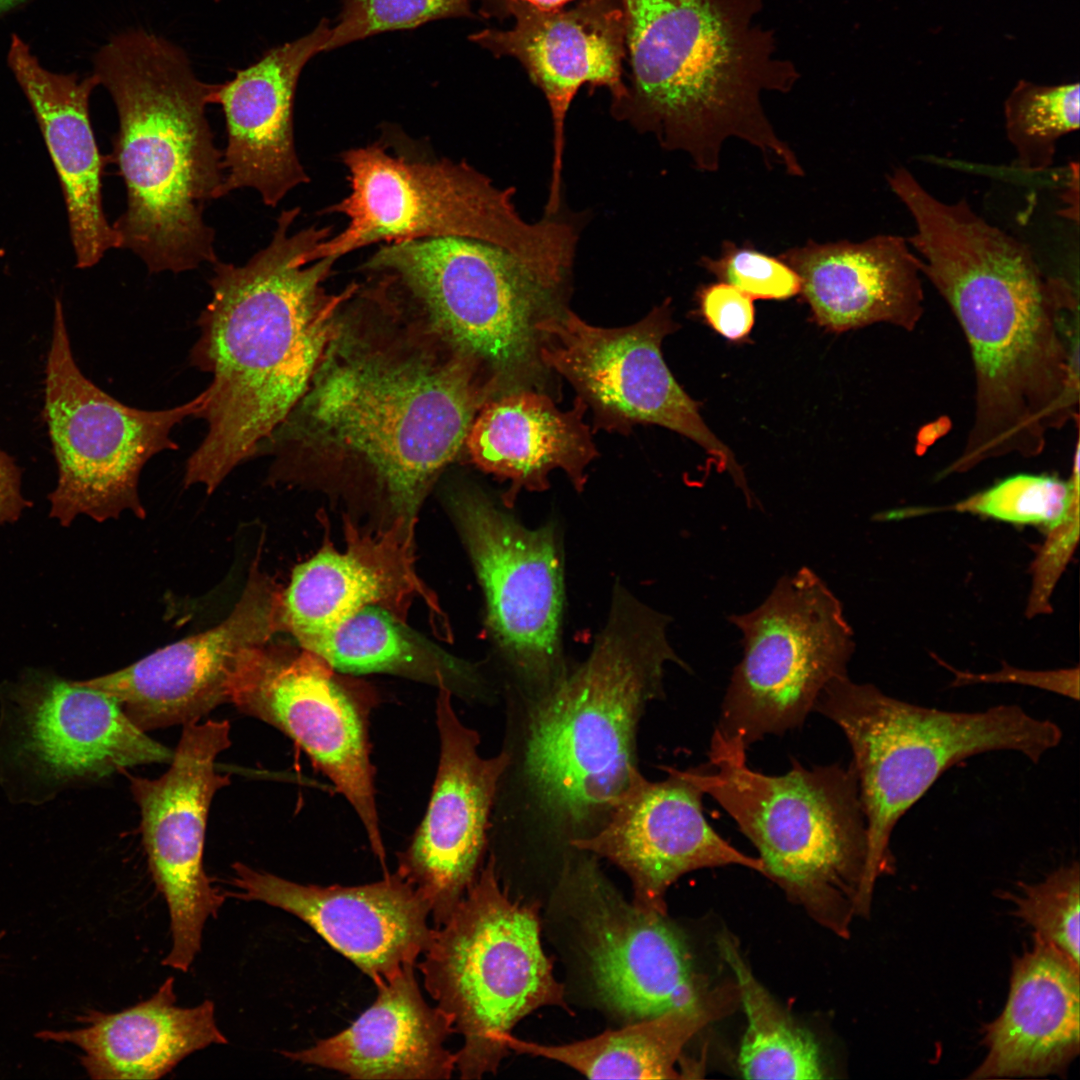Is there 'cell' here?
Wrapping results in <instances>:
<instances>
[{"label":"cell","instance_id":"cell-1","mask_svg":"<svg viewBox=\"0 0 1080 1080\" xmlns=\"http://www.w3.org/2000/svg\"><path fill=\"white\" fill-rule=\"evenodd\" d=\"M497 394L391 275L372 273L340 307L305 391L254 458H272L270 482L362 473L412 521Z\"/></svg>","mask_w":1080,"mask_h":1080},{"label":"cell","instance_id":"cell-2","mask_svg":"<svg viewBox=\"0 0 1080 1080\" xmlns=\"http://www.w3.org/2000/svg\"><path fill=\"white\" fill-rule=\"evenodd\" d=\"M899 200L914 220L908 239L969 345L975 407L964 449L945 473L1009 454L1039 455L1048 432L1078 420V292L1046 275L1029 247L921 183Z\"/></svg>","mask_w":1080,"mask_h":1080},{"label":"cell","instance_id":"cell-3","mask_svg":"<svg viewBox=\"0 0 1080 1080\" xmlns=\"http://www.w3.org/2000/svg\"><path fill=\"white\" fill-rule=\"evenodd\" d=\"M299 207L282 210L269 244L245 264L217 260L212 296L197 320L191 364L212 376L198 417L206 434L186 462L184 484L214 492L285 418L305 391L337 313L357 289L331 293L336 258L308 261L332 235L317 225L290 232Z\"/></svg>","mask_w":1080,"mask_h":1080},{"label":"cell","instance_id":"cell-4","mask_svg":"<svg viewBox=\"0 0 1080 1080\" xmlns=\"http://www.w3.org/2000/svg\"><path fill=\"white\" fill-rule=\"evenodd\" d=\"M630 65L627 96L613 113L660 145L715 172L731 138L754 146L792 176L804 170L775 132L762 96L796 81L754 21V0H621Z\"/></svg>","mask_w":1080,"mask_h":1080},{"label":"cell","instance_id":"cell-5","mask_svg":"<svg viewBox=\"0 0 1080 1080\" xmlns=\"http://www.w3.org/2000/svg\"><path fill=\"white\" fill-rule=\"evenodd\" d=\"M92 64L118 115L107 161L126 188V208L112 224L121 249L150 273L215 263V231L204 220L224 181L206 115L215 84L197 77L181 47L141 29L112 36Z\"/></svg>","mask_w":1080,"mask_h":1080},{"label":"cell","instance_id":"cell-6","mask_svg":"<svg viewBox=\"0 0 1080 1080\" xmlns=\"http://www.w3.org/2000/svg\"><path fill=\"white\" fill-rule=\"evenodd\" d=\"M668 622L617 585L590 656L533 710L525 768L560 820L600 827L641 774L634 754L644 707L661 694L666 662L688 669L668 641Z\"/></svg>","mask_w":1080,"mask_h":1080},{"label":"cell","instance_id":"cell-7","mask_svg":"<svg viewBox=\"0 0 1080 1080\" xmlns=\"http://www.w3.org/2000/svg\"><path fill=\"white\" fill-rule=\"evenodd\" d=\"M746 748L713 732L709 763L684 773L736 822L764 874L823 928L848 938L859 916L868 855L866 817L852 763L782 775L747 764Z\"/></svg>","mask_w":1080,"mask_h":1080},{"label":"cell","instance_id":"cell-8","mask_svg":"<svg viewBox=\"0 0 1080 1080\" xmlns=\"http://www.w3.org/2000/svg\"><path fill=\"white\" fill-rule=\"evenodd\" d=\"M814 711L842 730L852 751L868 832L864 913L877 879L895 870L891 837L899 820L946 770L996 751L1017 752L1037 764L1063 738L1055 722L1017 704L942 710L900 700L848 675L825 687Z\"/></svg>","mask_w":1080,"mask_h":1080},{"label":"cell","instance_id":"cell-9","mask_svg":"<svg viewBox=\"0 0 1080 1080\" xmlns=\"http://www.w3.org/2000/svg\"><path fill=\"white\" fill-rule=\"evenodd\" d=\"M349 194L322 213H339L347 226L310 249L308 261L339 257L357 249L439 237H463L499 246L548 281L564 285L571 272L577 234L553 217L525 221L513 203V188L500 189L465 161L411 160L384 144L341 154Z\"/></svg>","mask_w":1080,"mask_h":1080},{"label":"cell","instance_id":"cell-10","mask_svg":"<svg viewBox=\"0 0 1080 1080\" xmlns=\"http://www.w3.org/2000/svg\"><path fill=\"white\" fill-rule=\"evenodd\" d=\"M417 968L424 986L463 1038L456 1070L463 1079L494 1074L506 1038L543 1006H565L540 937L535 904L510 896L495 857L479 869L449 918L434 927Z\"/></svg>","mask_w":1080,"mask_h":1080},{"label":"cell","instance_id":"cell-11","mask_svg":"<svg viewBox=\"0 0 1080 1080\" xmlns=\"http://www.w3.org/2000/svg\"><path fill=\"white\" fill-rule=\"evenodd\" d=\"M363 267L392 275L500 394L527 389L545 368L536 325L563 306V287L509 251L463 237L405 240L382 244Z\"/></svg>","mask_w":1080,"mask_h":1080},{"label":"cell","instance_id":"cell-12","mask_svg":"<svg viewBox=\"0 0 1080 1080\" xmlns=\"http://www.w3.org/2000/svg\"><path fill=\"white\" fill-rule=\"evenodd\" d=\"M743 654L724 694L722 739L746 749L802 726L833 680L848 675L853 633L840 600L812 569L782 576L753 610L728 617Z\"/></svg>","mask_w":1080,"mask_h":1080},{"label":"cell","instance_id":"cell-13","mask_svg":"<svg viewBox=\"0 0 1080 1080\" xmlns=\"http://www.w3.org/2000/svg\"><path fill=\"white\" fill-rule=\"evenodd\" d=\"M43 417L58 468L50 516L68 525L84 514L103 522L123 512L145 517L138 483L146 463L177 450L175 426L202 411L205 392L161 410L123 404L96 386L77 366L63 305L55 299L45 369Z\"/></svg>","mask_w":1080,"mask_h":1080},{"label":"cell","instance_id":"cell-14","mask_svg":"<svg viewBox=\"0 0 1080 1080\" xmlns=\"http://www.w3.org/2000/svg\"><path fill=\"white\" fill-rule=\"evenodd\" d=\"M677 328L670 299L619 328L591 325L561 306L536 325L539 358L573 385L599 426L626 432L637 424H654L677 432L700 445L748 500L752 496L733 453L708 428L699 404L664 361L662 341Z\"/></svg>","mask_w":1080,"mask_h":1080},{"label":"cell","instance_id":"cell-15","mask_svg":"<svg viewBox=\"0 0 1080 1080\" xmlns=\"http://www.w3.org/2000/svg\"><path fill=\"white\" fill-rule=\"evenodd\" d=\"M334 671L308 650L292 652L267 643L242 663L231 703L279 729L305 752L353 808L372 852L385 866L369 741L375 700Z\"/></svg>","mask_w":1080,"mask_h":1080},{"label":"cell","instance_id":"cell-16","mask_svg":"<svg viewBox=\"0 0 1080 1080\" xmlns=\"http://www.w3.org/2000/svg\"><path fill=\"white\" fill-rule=\"evenodd\" d=\"M230 746L228 721L189 723L163 775H128L149 870L169 912L171 948L162 965L181 972L190 969L205 923L227 896L206 874L203 852L210 804L230 784L228 775L217 772L216 759Z\"/></svg>","mask_w":1080,"mask_h":1080},{"label":"cell","instance_id":"cell-17","mask_svg":"<svg viewBox=\"0 0 1080 1080\" xmlns=\"http://www.w3.org/2000/svg\"><path fill=\"white\" fill-rule=\"evenodd\" d=\"M453 507L496 645L519 677L550 688L564 675L563 567L554 526L526 528L473 490L458 494Z\"/></svg>","mask_w":1080,"mask_h":1080},{"label":"cell","instance_id":"cell-18","mask_svg":"<svg viewBox=\"0 0 1080 1080\" xmlns=\"http://www.w3.org/2000/svg\"><path fill=\"white\" fill-rule=\"evenodd\" d=\"M3 705L2 754L43 786L96 781L173 758L115 699L78 680L31 670L7 689Z\"/></svg>","mask_w":1080,"mask_h":1080},{"label":"cell","instance_id":"cell-19","mask_svg":"<svg viewBox=\"0 0 1080 1080\" xmlns=\"http://www.w3.org/2000/svg\"><path fill=\"white\" fill-rule=\"evenodd\" d=\"M282 595L256 558L239 600L217 626L121 670L78 681L115 699L145 732L198 722L231 703L234 679L246 657L286 630Z\"/></svg>","mask_w":1080,"mask_h":1080},{"label":"cell","instance_id":"cell-20","mask_svg":"<svg viewBox=\"0 0 1080 1080\" xmlns=\"http://www.w3.org/2000/svg\"><path fill=\"white\" fill-rule=\"evenodd\" d=\"M435 717L436 777L424 816L399 854L396 871L426 900L438 927L479 871L491 809L510 755H480L479 734L461 721L446 688L438 689Z\"/></svg>","mask_w":1080,"mask_h":1080},{"label":"cell","instance_id":"cell-21","mask_svg":"<svg viewBox=\"0 0 1080 1080\" xmlns=\"http://www.w3.org/2000/svg\"><path fill=\"white\" fill-rule=\"evenodd\" d=\"M510 29H485L470 39L496 56L516 58L545 95L553 128L552 174L545 214L560 207L564 127L583 84L609 89L613 107L627 96L622 78L626 23L621 0H579L571 7L541 9L506 0Z\"/></svg>","mask_w":1080,"mask_h":1080},{"label":"cell","instance_id":"cell-22","mask_svg":"<svg viewBox=\"0 0 1080 1080\" xmlns=\"http://www.w3.org/2000/svg\"><path fill=\"white\" fill-rule=\"evenodd\" d=\"M665 771L668 777L657 782L640 774L598 829L571 840L620 867L632 882L633 903L663 915L667 890L684 874L727 865L764 874L759 857L740 852L709 825L704 793L684 770Z\"/></svg>","mask_w":1080,"mask_h":1080},{"label":"cell","instance_id":"cell-23","mask_svg":"<svg viewBox=\"0 0 1080 1080\" xmlns=\"http://www.w3.org/2000/svg\"><path fill=\"white\" fill-rule=\"evenodd\" d=\"M232 869L236 890L227 896L263 902L296 916L375 985L415 966L432 939L428 903L397 871L364 885L318 886L241 862Z\"/></svg>","mask_w":1080,"mask_h":1080},{"label":"cell","instance_id":"cell-24","mask_svg":"<svg viewBox=\"0 0 1080 1080\" xmlns=\"http://www.w3.org/2000/svg\"><path fill=\"white\" fill-rule=\"evenodd\" d=\"M570 880L580 896L592 977L610 1008L641 1020L705 998L708 990L666 915L628 903L591 861L580 863Z\"/></svg>","mask_w":1080,"mask_h":1080},{"label":"cell","instance_id":"cell-25","mask_svg":"<svg viewBox=\"0 0 1080 1080\" xmlns=\"http://www.w3.org/2000/svg\"><path fill=\"white\" fill-rule=\"evenodd\" d=\"M330 27L323 19L309 33L267 50L234 78L215 84L211 104L221 106L227 132L222 197L252 188L265 205L276 207L310 181L295 148L293 105L300 74L324 51Z\"/></svg>","mask_w":1080,"mask_h":1080},{"label":"cell","instance_id":"cell-26","mask_svg":"<svg viewBox=\"0 0 1080 1080\" xmlns=\"http://www.w3.org/2000/svg\"><path fill=\"white\" fill-rule=\"evenodd\" d=\"M6 64L35 115L57 172L76 267H93L109 250L121 249V238L103 209L102 176L108 161L99 151L90 119L98 78L44 67L17 33L10 36Z\"/></svg>","mask_w":1080,"mask_h":1080},{"label":"cell","instance_id":"cell-27","mask_svg":"<svg viewBox=\"0 0 1080 1080\" xmlns=\"http://www.w3.org/2000/svg\"><path fill=\"white\" fill-rule=\"evenodd\" d=\"M800 279L816 322L844 332L875 323L912 331L924 312L919 257L908 240L881 234L861 242L816 243L778 256Z\"/></svg>","mask_w":1080,"mask_h":1080},{"label":"cell","instance_id":"cell-28","mask_svg":"<svg viewBox=\"0 0 1080 1080\" xmlns=\"http://www.w3.org/2000/svg\"><path fill=\"white\" fill-rule=\"evenodd\" d=\"M1079 965L1034 937L1014 960L1007 1002L983 1028L986 1056L969 1079L1063 1076L1080 1051Z\"/></svg>","mask_w":1080,"mask_h":1080},{"label":"cell","instance_id":"cell-29","mask_svg":"<svg viewBox=\"0 0 1080 1080\" xmlns=\"http://www.w3.org/2000/svg\"><path fill=\"white\" fill-rule=\"evenodd\" d=\"M414 967L376 985L375 1001L350 1026L282 1055L353 1079L450 1078L456 1053L446 1042L455 1031L448 1017L424 999Z\"/></svg>","mask_w":1080,"mask_h":1080},{"label":"cell","instance_id":"cell-30","mask_svg":"<svg viewBox=\"0 0 1080 1080\" xmlns=\"http://www.w3.org/2000/svg\"><path fill=\"white\" fill-rule=\"evenodd\" d=\"M412 521L403 517L380 536L347 526V549L326 546L298 565L282 595L286 630L299 644L368 605L403 612L416 593L428 597L413 568Z\"/></svg>","mask_w":1080,"mask_h":1080},{"label":"cell","instance_id":"cell-31","mask_svg":"<svg viewBox=\"0 0 1080 1080\" xmlns=\"http://www.w3.org/2000/svg\"><path fill=\"white\" fill-rule=\"evenodd\" d=\"M586 409L579 397L571 410L561 411L546 394L506 392L481 407L464 446L478 468L510 481L503 497L507 507L522 489H547L554 469L563 470L580 491L587 481L586 468L598 455L583 421Z\"/></svg>","mask_w":1080,"mask_h":1080},{"label":"cell","instance_id":"cell-32","mask_svg":"<svg viewBox=\"0 0 1080 1080\" xmlns=\"http://www.w3.org/2000/svg\"><path fill=\"white\" fill-rule=\"evenodd\" d=\"M78 1021L79 1028L41 1030L36 1037L80 1049L81 1066L97 1080L159 1079L194 1052L228 1043L214 1002L178 1006L173 977L132 1007L115 1013L88 1009Z\"/></svg>","mask_w":1080,"mask_h":1080},{"label":"cell","instance_id":"cell-33","mask_svg":"<svg viewBox=\"0 0 1080 1080\" xmlns=\"http://www.w3.org/2000/svg\"><path fill=\"white\" fill-rule=\"evenodd\" d=\"M740 1004L736 982L708 990L695 1007L638 1020L595 1037L561 1045L506 1038L509 1050L565 1064L588 1078L678 1079L675 1069L685 1045L710 1023Z\"/></svg>","mask_w":1080,"mask_h":1080},{"label":"cell","instance_id":"cell-34","mask_svg":"<svg viewBox=\"0 0 1080 1080\" xmlns=\"http://www.w3.org/2000/svg\"><path fill=\"white\" fill-rule=\"evenodd\" d=\"M342 673H388L475 698V669L410 632L383 607L368 605L303 646Z\"/></svg>","mask_w":1080,"mask_h":1080},{"label":"cell","instance_id":"cell-35","mask_svg":"<svg viewBox=\"0 0 1080 1080\" xmlns=\"http://www.w3.org/2000/svg\"><path fill=\"white\" fill-rule=\"evenodd\" d=\"M717 944L734 976L747 1017L737 1060L742 1076L776 1080L824 1078L813 1035L798 1025L759 982L733 937L721 934Z\"/></svg>","mask_w":1080,"mask_h":1080},{"label":"cell","instance_id":"cell-36","mask_svg":"<svg viewBox=\"0 0 1080 1080\" xmlns=\"http://www.w3.org/2000/svg\"><path fill=\"white\" fill-rule=\"evenodd\" d=\"M1078 82L1038 85L1021 80L1004 104L1006 135L1017 167L1039 173L1051 166L1056 145L1079 128Z\"/></svg>","mask_w":1080,"mask_h":1080},{"label":"cell","instance_id":"cell-37","mask_svg":"<svg viewBox=\"0 0 1080 1080\" xmlns=\"http://www.w3.org/2000/svg\"><path fill=\"white\" fill-rule=\"evenodd\" d=\"M1078 499L1079 441L1070 479L1048 474L1013 475L956 504L954 509L1051 530L1078 508Z\"/></svg>","mask_w":1080,"mask_h":1080},{"label":"cell","instance_id":"cell-38","mask_svg":"<svg viewBox=\"0 0 1080 1080\" xmlns=\"http://www.w3.org/2000/svg\"><path fill=\"white\" fill-rule=\"evenodd\" d=\"M1078 862L1063 865L1044 880L1021 883V893L1005 896L1015 903V915L1034 929V937L1052 945L1079 965Z\"/></svg>","mask_w":1080,"mask_h":1080},{"label":"cell","instance_id":"cell-39","mask_svg":"<svg viewBox=\"0 0 1080 1080\" xmlns=\"http://www.w3.org/2000/svg\"><path fill=\"white\" fill-rule=\"evenodd\" d=\"M471 15L469 0H345L324 51L388 31Z\"/></svg>","mask_w":1080,"mask_h":1080},{"label":"cell","instance_id":"cell-40","mask_svg":"<svg viewBox=\"0 0 1080 1080\" xmlns=\"http://www.w3.org/2000/svg\"><path fill=\"white\" fill-rule=\"evenodd\" d=\"M700 264L719 282L734 286L754 299L784 300L800 293L796 272L778 256L724 241L718 258L704 256Z\"/></svg>","mask_w":1080,"mask_h":1080},{"label":"cell","instance_id":"cell-41","mask_svg":"<svg viewBox=\"0 0 1080 1080\" xmlns=\"http://www.w3.org/2000/svg\"><path fill=\"white\" fill-rule=\"evenodd\" d=\"M701 315L718 334L732 341H743L750 334L755 318L753 299L734 286L718 282L698 292Z\"/></svg>","mask_w":1080,"mask_h":1080},{"label":"cell","instance_id":"cell-42","mask_svg":"<svg viewBox=\"0 0 1080 1080\" xmlns=\"http://www.w3.org/2000/svg\"><path fill=\"white\" fill-rule=\"evenodd\" d=\"M1048 531L1052 535L1049 536L1034 569V587L1029 606L1034 613L1048 608L1047 601L1052 588L1076 544L1078 508L1064 522Z\"/></svg>","mask_w":1080,"mask_h":1080},{"label":"cell","instance_id":"cell-43","mask_svg":"<svg viewBox=\"0 0 1080 1080\" xmlns=\"http://www.w3.org/2000/svg\"><path fill=\"white\" fill-rule=\"evenodd\" d=\"M953 687L977 683H1015L1044 689L1073 700L1079 699L1078 668L1052 671H1024L1008 666L994 673L973 674L955 671Z\"/></svg>","mask_w":1080,"mask_h":1080},{"label":"cell","instance_id":"cell-44","mask_svg":"<svg viewBox=\"0 0 1080 1080\" xmlns=\"http://www.w3.org/2000/svg\"><path fill=\"white\" fill-rule=\"evenodd\" d=\"M30 506L21 494V471L15 460L0 449V524L14 522Z\"/></svg>","mask_w":1080,"mask_h":1080},{"label":"cell","instance_id":"cell-45","mask_svg":"<svg viewBox=\"0 0 1080 1080\" xmlns=\"http://www.w3.org/2000/svg\"><path fill=\"white\" fill-rule=\"evenodd\" d=\"M1070 182L1066 187L1063 201L1067 204V209L1064 211V217L1078 222V164L1071 163L1070 166Z\"/></svg>","mask_w":1080,"mask_h":1080},{"label":"cell","instance_id":"cell-46","mask_svg":"<svg viewBox=\"0 0 1080 1080\" xmlns=\"http://www.w3.org/2000/svg\"><path fill=\"white\" fill-rule=\"evenodd\" d=\"M38 0H0V21Z\"/></svg>","mask_w":1080,"mask_h":1080},{"label":"cell","instance_id":"cell-47","mask_svg":"<svg viewBox=\"0 0 1080 1080\" xmlns=\"http://www.w3.org/2000/svg\"><path fill=\"white\" fill-rule=\"evenodd\" d=\"M541 9H557L574 2L575 0H521Z\"/></svg>","mask_w":1080,"mask_h":1080}]
</instances>
